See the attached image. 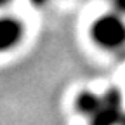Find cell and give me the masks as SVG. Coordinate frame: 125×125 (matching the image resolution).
<instances>
[{"label":"cell","mask_w":125,"mask_h":125,"mask_svg":"<svg viewBox=\"0 0 125 125\" xmlns=\"http://www.w3.org/2000/svg\"><path fill=\"white\" fill-rule=\"evenodd\" d=\"M90 38L104 51H120L125 47V16L111 10L94 19Z\"/></svg>","instance_id":"6da1fadb"},{"label":"cell","mask_w":125,"mask_h":125,"mask_svg":"<svg viewBox=\"0 0 125 125\" xmlns=\"http://www.w3.org/2000/svg\"><path fill=\"white\" fill-rule=\"evenodd\" d=\"M122 116V96L116 89H111L103 94V101L89 116V122L90 125H120Z\"/></svg>","instance_id":"7a4b0ae2"},{"label":"cell","mask_w":125,"mask_h":125,"mask_svg":"<svg viewBox=\"0 0 125 125\" xmlns=\"http://www.w3.org/2000/svg\"><path fill=\"white\" fill-rule=\"evenodd\" d=\"M24 37V24L12 16H0V54L16 49Z\"/></svg>","instance_id":"3957f363"},{"label":"cell","mask_w":125,"mask_h":125,"mask_svg":"<svg viewBox=\"0 0 125 125\" xmlns=\"http://www.w3.org/2000/svg\"><path fill=\"white\" fill-rule=\"evenodd\" d=\"M111 10L125 16V0H111Z\"/></svg>","instance_id":"277c9868"},{"label":"cell","mask_w":125,"mask_h":125,"mask_svg":"<svg viewBox=\"0 0 125 125\" xmlns=\"http://www.w3.org/2000/svg\"><path fill=\"white\" fill-rule=\"evenodd\" d=\"M31 4H35V5H45V4H49L51 0H30Z\"/></svg>","instance_id":"5b68a950"},{"label":"cell","mask_w":125,"mask_h":125,"mask_svg":"<svg viewBox=\"0 0 125 125\" xmlns=\"http://www.w3.org/2000/svg\"><path fill=\"white\" fill-rule=\"evenodd\" d=\"M10 2H12V0H0V7H4V5H7Z\"/></svg>","instance_id":"8992f818"}]
</instances>
